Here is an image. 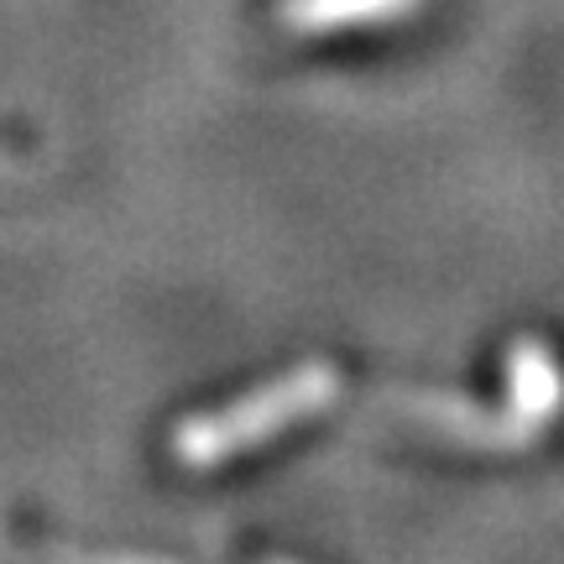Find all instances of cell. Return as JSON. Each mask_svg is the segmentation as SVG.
Segmentation results:
<instances>
[{
	"label": "cell",
	"instance_id": "cell-1",
	"mask_svg": "<svg viewBox=\"0 0 564 564\" xmlns=\"http://www.w3.org/2000/svg\"><path fill=\"white\" fill-rule=\"evenodd\" d=\"M335 392H340V371H335V366H324V361L293 366L282 382H267V387H257V392H246L241 403L215 408V413H199V419L178 423V434H173V460L194 465V470L236 460L246 449L278 440L282 429L314 419L319 408L335 403Z\"/></svg>",
	"mask_w": 564,
	"mask_h": 564
},
{
	"label": "cell",
	"instance_id": "cell-2",
	"mask_svg": "<svg viewBox=\"0 0 564 564\" xmlns=\"http://www.w3.org/2000/svg\"><path fill=\"white\" fill-rule=\"evenodd\" d=\"M408 0H288V21L303 32H329V26H356L366 17H387Z\"/></svg>",
	"mask_w": 564,
	"mask_h": 564
}]
</instances>
